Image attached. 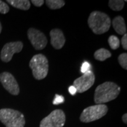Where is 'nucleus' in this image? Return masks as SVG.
<instances>
[{"label":"nucleus","mask_w":127,"mask_h":127,"mask_svg":"<svg viewBox=\"0 0 127 127\" xmlns=\"http://www.w3.org/2000/svg\"><path fill=\"white\" fill-rule=\"evenodd\" d=\"M88 24L94 34L101 35L107 32L109 30L111 19L107 14L95 11L89 16Z\"/></svg>","instance_id":"f03ea898"},{"label":"nucleus","mask_w":127,"mask_h":127,"mask_svg":"<svg viewBox=\"0 0 127 127\" xmlns=\"http://www.w3.org/2000/svg\"><path fill=\"white\" fill-rule=\"evenodd\" d=\"M122 119H123L124 123H125V124H127V114H124L123 117H122Z\"/></svg>","instance_id":"393cba45"},{"label":"nucleus","mask_w":127,"mask_h":127,"mask_svg":"<svg viewBox=\"0 0 127 127\" xmlns=\"http://www.w3.org/2000/svg\"><path fill=\"white\" fill-rule=\"evenodd\" d=\"M0 81L7 91L13 95L20 93V87L17 81L11 73L4 72L0 74Z\"/></svg>","instance_id":"9d476101"},{"label":"nucleus","mask_w":127,"mask_h":127,"mask_svg":"<svg viewBox=\"0 0 127 127\" xmlns=\"http://www.w3.org/2000/svg\"><path fill=\"white\" fill-rule=\"evenodd\" d=\"M0 121L6 127H24V116L20 111L9 108L0 109Z\"/></svg>","instance_id":"20e7f679"},{"label":"nucleus","mask_w":127,"mask_h":127,"mask_svg":"<svg viewBox=\"0 0 127 127\" xmlns=\"http://www.w3.org/2000/svg\"><path fill=\"white\" fill-rule=\"evenodd\" d=\"M121 44L125 50H127V34H125L121 38Z\"/></svg>","instance_id":"4be33fe9"},{"label":"nucleus","mask_w":127,"mask_h":127,"mask_svg":"<svg viewBox=\"0 0 127 127\" xmlns=\"http://www.w3.org/2000/svg\"><path fill=\"white\" fill-rule=\"evenodd\" d=\"M108 107L105 104H96L84 109L80 116L82 123H88L101 118L107 114Z\"/></svg>","instance_id":"39448f33"},{"label":"nucleus","mask_w":127,"mask_h":127,"mask_svg":"<svg viewBox=\"0 0 127 127\" xmlns=\"http://www.w3.org/2000/svg\"><path fill=\"white\" fill-rule=\"evenodd\" d=\"M51 44L56 50H60L65 43V38L61 30L55 28L52 30L50 32Z\"/></svg>","instance_id":"9b49d317"},{"label":"nucleus","mask_w":127,"mask_h":127,"mask_svg":"<svg viewBox=\"0 0 127 127\" xmlns=\"http://www.w3.org/2000/svg\"><path fill=\"white\" fill-rule=\"evenodd\" d=\"M23 48V43L21 41L11 42L5 44L1 52V59L3 62L8 63L12 60L15 53H19Z\"/></svg>","instance_id":"1a4fd4ad"},{"label":"nucleus","mask_w":127,"mask_h":127,"mask_svg":"<svg viewBox=\"0 0 127 127\" xmlns=\"http://www.w3.org/2000/svg\"><path fill=\"white\" fill-rule=\"evenodd\" d=\"M7 2L12 7L22 10H28L31 7V3L28 0H7Z\"/></svg>","instance_id":"ddd939ff"},{"label":"nucleus","mask_w":127,"mask_h":127,"mask_svg":"<svg viewBox=\"0 0 127 127\" xmlns=\"http://www.w3.org/2000/svg\"><path fill=\"white\" fill-rule=\"evenodd\" d=\"M29 66L32 71L34 78L41 80L47 77L48 73V60L42 54L35 55L30 61Z\"/></svg>","instance_id":"7ed1b4c3"},{"label":"nucleus","mask_w":127,"mask_h":127,"mask_svg":"<svg viewBox=\"0 0 127 127\" xmlns=\"http://www.w3.org/2000/svg\"><path fill=\"white\" fill-rule=\"evenodd\" d=\"M31 2L35 7H40L44 4L45 1H43V0H32V1H31Z\"/></svg>","instance_id":"5701e85b"},{"label":"nucleus","mask_w":127,"mask_h":127,"mask_svg":"<svg viewBox=\"0 0 127 127\" xmlns=\"http://www.w3.org/2000/svg\"><path fill=\"white\" fill-rule=\"evenodd\" d=\"M45 4L51 9H58L64 7L65 2L63 0H47Z\"/></svg>","instance_id":"2eb2a0df"},{"label":"nucleus","mask_w":127,"mask_h":127,"mask_svg":"<svg viewBox=\"0 0 127 127\" xmlns=\"http://www.w3.org/2000/svg\"><path fill=\"white\" fill-rule=\"evenodd\" d=\"M91 67V65H90L88 62H85V63L82 64L81 68V72L84 74V73L87 72V71H90Z\"/></svg>","instance_id":"412c9836"},{"label":"nucleus","mask_w":127,"mask_h":127,"mask_svg":"<svg viewBox=\"0 0 127 127\" xmlns=\"http://www.w3.org/2000/svg\"><path fill=\"white\" fill-rule=\"evenodd\" d=\"M65 123V115L61 109L52 111L41 121L39 127H63Z\"/></svg>","instance_id":"423d86ee"},{"label":"nucleus","mask_w":127,"mask_h":127,"mask_svg":"<svg viewBox=\"0 0 127 127\" xmlns=\"http://www.w3.org/2000/svg\"><path fill=\"white\" fill-rule=\"evenodd\" d=\"M55 98L53 100V104L54 105H58L62 104L64 102V98L62 95H59L58 94H55Z\"/></svg>","instance_id":"aec40b11"},{"label":"nucleus","mask_w":127,"mask_h":127,"mask_svg":"<svg viewBox=\"0 0 127 127\" xmlns=\"http://www.w3.org/2000/svg\"><path fill=\"white\" fill-rule=\"evenodd\" d=\"M68 91H69V93H70V94L72 95H74L76 93H77L75 87L74 86H73V85H72V86H70L69 88H68Z\"/></svg>","instance_id":"b1692460"},{"label":"nucleus","mask_w":127,"mask_h":127,"mask_svg":"<svg viewBox=\"0 0 127 127\" xmlns=\"http://www.w3.org/2000/svg\"><path fill=\"white\" fill-rule=\"evenodd\" d=\"M9 8L7 4L4 1H0V13L5 14L9 12Z\"/></svg>","instance_id":"6ab92c4d"},{"label":"nucleus","mask_w":127,"mask_h":127,"mask_svg":"<svg viewBox=\"0 0 127 127\" xmlns=\"http://www.w3.org/2000/svg\"><path fill=\"white\" fill-rule=\"evenodd\" d=\"M112 27L116 32L120 35H124L127 34V27L125 25V20L121 16L115 17L112 20Z\"/></svg>","instance_id":"f8f14e48"},{"label":"nucleus","mask_w":127,"mask_h":127,"mask_svg":"<svg viewBox=\"0 0 127 127\" xmlns=\"http://www.w3.org/2000/svg\"><path fill=\"white\" fill-rule=\"evenodd\" d=\"M121 92V87L113 82L107 81L96 87L94 93V101L96 104L104 103L116 99Z\"/></svg>","instance_id":"f257e3e1"},{"label":"nucleus","mask_w":127,"mask_h":127,"mask_svg":"<svg viewBox=\"0 0 127 127\" xmlns=\"http://www.w3.org/2000/svg\"><path fill=\"white\" fill-rule=\"evenodd\" d=\"M125 1L123 0H110L108 2L109 7L113 11H119L123 9Z\"/></svg>","instance_id":"dca6fc26"},{"label":"nucleus","mask_w":127,"mask_h":127,"mask_svg":"<svg viewBox=\"0 0 127 127\" xmlns=\"http://www.w3.org/2000/svg\"><path fill=\"white\" fill-rule=\"evenodd\" d=\"M1 31H2V25H1V24L0 23V34H1Z\"/></svg>","instance_id":"a878e982"},{"label":"nucleus","mask_w":127,"mask_h":127,"mask_svg":"<svg viewBox=\"0 0 127 127\" xmlns=\"http://www.w3.org/2000/svg\"><path fill=\"white\" fill-rule=\"evenodd\" d=\"M95 80L94 74L90 70L83 74L81 77L76 79L73 82V86L75 87L78 93H83L93 86Z\"/></svg>","instance_id":"0eeeda50"},{"label":"nucleus","mask_w":127,"mask_h":127,"mask_svg":"<svg viewBox=\"0 0 127 127\" xmlns=\"http://www.w3.org/2000/svg\"><path fill=\"white\" fill-rule=\"evenodd\" d=\"M118 63L125 70L127 69V54L123 53L118 56Z\"/></svg>","instance_id":"a211bd4d"},{"label":"nucleus","mask_w":127,"mask_h":127,"mask_svg":"<svg viewBox=\"0 0 127 127\" xmlns=\"http://www.w3.org/2000/svg\"><path fill=\"white\" fill-rule=\"evenodd\" d=\"M94 56L95 60L100 61H104L108 58H110L112 56V54L110 51H109L107 49L100 48L95 52Z\"/></svg>","instance_id":"4468645a"},{"label":"nucleus","mask_w":127,"mask_h":127,"mask_svg":"<svg viewBox=\"0 0 127 127\" xmlns=\"http://www.w3.org/2000/svg\"><path fill=\"white\" fill-rule=\"evenodd\" d=\"M27 35L28 39L35 50H42L47 46V38L39 30L34 28H30L28 30Z\"/></svg>","instance_id":"6e6552de"},{"label":"nucleus","mask_w":127,"mask_h":127,"mask_svg":"<svg viewBox=\"0 0 127 127\" xmlns=\"http://www.w3.org/2000/svg\"><path fill=\"white\" fill-rule=\"evenodd\" d=\"M108 42L112 50H117L120 46V39L115 35H111L109 36L108 39Z\"/></svg>","instance_id":"f3484780"}]
</instances>
